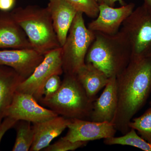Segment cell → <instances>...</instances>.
<instances>
[{"label": "cell", "mask_w": 151, "mask_h": 151, "mask_svg": "<svg viewBox=\"0 0 151 151\" xmlns=\"http://www.w3.org/2000/svg\"><path fill=\"white\" fill-rule=\"evenodd\" d=\"M118 104L112 123L125 134L133 116L143 108L151 93V53L131 58L116 77Z\"/></svg>", "instance_id": "obj_1"}, {"label": "cell", "mask_w": 151, "mask_h": 151, "mask_svg": "<svg viewBox=\"0 0 151 151\" xmlns=\"http://www.w3.org/2000/svg\"><path fill=\"white\" fill-rule=\"evenodd\" d=\"M94 33L95 37L86 53L85 63L97 66L109 78L116 77L132 58L129 41L121 30L114 35Z\"/></svg>", "instance_id": "obj_2"}, {"label": "cell", "mask_w": 151, "mask_h": 151, "mask_svg": "<svg viewBox=\"0 0 151 151\" xmlns=\"http://www.w3.org/2000/svg\"><path fill=\"white\" fill-rule=\"evenodd\" d=\"M10 14L23 30L35 50L44 55L61 47L47 8L37 5L19 7Z\"/></svg>", "instance_id": "obj_3"}, {"label": "cell", "mask_w": 151, "mask_h": 151, "mask_svg": "<svg viewBox=\"0 0 151 151\" xmlns=\"http://www.w3.org/2000/svg\"><path fill=\"white\" fill-rule=\"evenodd\" d=\"M39 103L68 119H89L93 109V102L76 74H64L58 90L50 97H42Z\"/></svg>", "instance_id": "obj_4"}, {"label": "cell", "mask_w": 151, "mask_h": 151, "mask_svg": "<svg viewBox=\"0 0 151 151\" xmlns=\"http://www.w3.org/2000/svg\"><path fill=\"white\" fill-rule=\"evenodd\" d=\"M94 37V32L86 27L83 14L77 12L61 47L64 74H76L84 65L86 53Z\"/></svg>", "instance_id": "obj_5"}, {"label": "cell", "mask_w": 151, "mask_h": 151, "mask_svg": "<svg viewBox=\"0 0 151 151\" xmlns=\"http://www.w3.org/2000/svg\"><path fill=\"white\" fill-rule=\"evenodd\" d=\"M120 30L129 41L132 58L151 53V11L144 4L134 10Z\"/></svg>", "instance_id": "obj_6"}, {"label": "cell", "mask_w": 151, "mask_h": 151, "mask_svg": "<svg viewBox=\"0 0 151 151\" xmlns=\"http://www.w3.org/2000/svg\"><path fill=\"white\" fill-rule=\"evenodd\" d=\"M63 73L61 47L45 55L42 61L31 75L19 85L17 91L30 94L39 102L43 97L44 88L49 78Z\"/></svg>", "instance_id": "obj_7"}, {"label": "cell", "mask_w": 151, "mask_h": 151, "mask_svg": "<svg viewBox=\"0 0 151 151\" xmlns=\"http://www.w3.org/2000/svg\"><path fill=\"white\" fill-rule=\"evenodd\" d=\"M58 116L54 111L40 105L30 94L17 91L4 113V118L10 117L17 121H27L32 124Z\"/></svg>", "instance_id": "obj_8"}, {"label": "cell", "mask_w": 151, "mask_h": 151, "mask_svg": "<svg viewBox=\"0 0 151 151\" xmlns=\"http://www.w3.org/2000/svg\"><path fill=\"white\" fill-rule=\"evenodd\" d=\"M64 139L72 142H89L114 137L116 130L112 123L97 122L78 119H70Z\"/></svg>", "instance_id": "obj_9"}, {"label": "cell", "mask_w": 151, "mask_h": 151, "mask_svg": "<svg viewBox=\"0 0 151 151\" xmlns=\"http://www.w3.org/2000/svg\"><path fill=\"white\" fill-rule=\"evenodd\" d=\"M135 5L130 3L115 8L105 4L99 5V12L95 19L90 22L88 29L108 35L119 32L120 27L134 9Z\"/></svg>", "instance_id": "obj_10"}, {"label": "cell", "mask_w": 151, "mask_h": 151, "mask_svg": "<svg viewBox=\"0 0 151 151\" xmlns=\"http://www.w3.org/2000/svg\"><path fill=\"white\" fill-rule=\"evenodd\" d=\"M44 58L33 49L0 50V65L12 68L25 79L31 75Z\"/></svg>", "instance_id": "obj_11"}, {"label": "cell", "mask_w": 151, "mask_h": 151, "mask_svg": "<svg viewBox=\"0 0 151 151\" xmlns=\"http://www.w3.org/2000/svg\"><path fill=\"white\" fill-rule=\"evenodd\" d=\"M70 119L58 116L44 122L34 123V138L30 151H39L48 147L70 124Z\"/></svg>", "instance_id": "obj_12"}, {"label": "cell", "mask_w": 151, "mask_h": 151, "mask_svg": "<svg viewBox=\"0 0 151 151\" xmlns=\"http://www.w3.org/2000/svg\"><path fill=\"white\" fill-rule=\"evenodd\" d=\"M117 104L116 77H111L100 97L93 102V109L89 119L94 122L112 123Z\"/></svg>", "instance_id": "obj_13"}, {"label": "cell", "mask_w": 151, "mask_h": 151, "mask_svg": "<svg viewBox=\"0 0 151 151\" xmlns=\"http://www.w3.org/2000/svg\"><path fill=\"white\" fill-rule=\"evenodd\" d=\"M47 7L60 46L65 43L77 11L65 0H48Z\"/></svg>", "instance_id": "obj_14"}, {"label": "cell", "mask_w": 151, "mask_h": 151, "mask_svg": "<svg viewBox=\"0 0 151 151\" xmlns=\"http://www.w3.org/2000/svg\"><path fill=\"white\" fill-rule=\"evenodd\" d=\"M0 49H33L24 32L10 14L0 17Z\"/></svg>", "instance_id": "obj_15"}, {"label": "cell", "mask_w": 151, "mask_h": 151, "mask_svg": "<svg viewBox=\"0 0 151 151\" xmlns=\"http://www.w3.org/2000/svg\"><path fill=\"white\" fill-rule=\"evenodd\" d=\"M25 78L12 68L0 65V123L12 103L19 85Z\"/></svg>", "instance_id": "obj_16"}, {"label": "cell", "mask_w": 151, "mask_h": 151, "mask_svg": "<svg viewBox=\"0 0 151 151\" xmlns=\"http://www.w3.org/2000/svg\"><path fill=\"white\" fill-rule=\"evenodd\" d=\"M77 78L92 102L98 92L108 84L109 77L92 63H85L76 74Z\"/></svg>", "instance_id": "obj_17"}, {"label": "cell", "mask_w": 151, "mask_h": 151, "mask_svg": "<svg viewBox=\"0 0 151 151\" xmlns=\"http://www.w3.org/2000/svg\"><path fill=\"white\" fill-rule=\"evenodd\" d=\"M31 123L25 121H18L16 126L17 135L13 151L30 150L34 138V132Z\"/></svg>", "instance_id": "obj_18"}, {"label": "cell", "mask_w": 151, "mask_h": 151, "mask_svg": "<svg viewBox=\"0 0 151 151\" xmlns=\"http://www.w3.org/2000/svg\"><path fill=\"white\" fill-rule=\"evenodd\" d=\"M104 143L108 145H122L133 146L145 151H151V143L138 136L135 129H131L126 134L120 137H112L104 139Z\"/></svg>", "instance_id": "obj_19"}, {"label": "cell", "mask_w": 151, "mask_h": 151, "mask_svg": "<svg viewBox=\"0 0 151 151\" xmlns=\"http://www.w3.org/2000/svg\"><path fill=\"white\" fill-rule=\"evenodd\" d=\"M129 126L130 129L137 130L143 139L151 143V106L142 116L131 121Z\"/></svg>", "instance_id": "obj_20"}, {"label": "cell", "mask_w": 151, "mask_h": 151, "mask_svg": "<svg viewBox=\"0 0 151 151\" xmlns=\"http://www.w3.org/2000/svg\"><path fill=\"white\" fill-rule=\"evenodd\" d=\"M77 12L85 14L89 17L95 19L99 12V4L97 0H65Z\"/></svg>", "instance_id": "obj_21"}, {"label": "cell", "mask_w": 151, "mask_h": 151, "mask_svg": "<svg viewBox=\"0 0 151 151\" xmlns=\"http://www.w3.org/2000/svg\"><path fill=\"white\" fill-rule=\"evenodd\" d=\"M88 142L78 141L72 142L63 137L54 144L50 145L44 149L45 151H74L81 147L86 146Z\"/></svg>", "instance_id": "obj_22"}, {"label": "cell", "mask_w": 151, "mask_h": 151, "mask_svg": "<svg viewBox=\"0 0 151 151\" xmlns=\"http://www.w3.org/2000/svg\"><path fill=\"white\" fill-rule=\"evenodd\" d=\"M61 82L60 75H54L51 76L45 85L43 97H49L55 94L60 87Z\"/></svg>", "instance_id": "obj_23"}, {"label": "cell", "mask_w": 151, "mask_h": 151, "mask_svg": "<svg viewBox=\"0 0 151 151\" xmlns=\"http://www.w3.org/2000/svg\"><path fill=\"white\" fill-rule=\"evenodd\" d=\"M18 121L10 117H6L4 118L0 123V144L1 141L6 132L14 127Z\"/></svg>", "instance_id": "obj_24"}, {"label": "cell", "mask_w": 151, "mask_h": 151, "mask_svg": "<svg viewBox=\"0 0 151 151\" xmlns=\"http://www.w3.org/2000/svg\"><path fill=\"white\" fill-rule=\"evenodd\" d=\"M16 0H0V10L7 12L12 9Z\"/></svg>", "instance_id": "obj_25"}, {"label": "cell", "mask_w": 151, "mask_h": 151, "mask_svg": "<svg viewBox=\"0 0 151 151\" xmlns=\"http://www.w3.org/2000/svg\"><path fill=\"white\" fill-rule=\"evenodd\" d=\"M97 2L100 4L107 5L113 7L115 6L116 2H119L121 6L126 4V3L123 0H97Z\"/></svg>", "instance_id": "obj_26"}, {"label": "cell", "mask_w": 151, "mask_h": 151, "mask_svg": "<svg viewBox=\"0 0 151 151\" xmlns=\"http://www.w3.org/2000/svg\"><path fill=\"white\" fill-rule=\"evenodd\" d=\"M144 4L151 11V0H143Z\"/></svg>", "instance_id": "obj_27"}, {"label": "cell", "mask_w": 151, "mask_h": 151, "mask_svg": "<svg viewBox=\"0 0 151 151\" xmlns=\"http://www.w3.org/2000/svg\"><path fill=\"white\" fill-rule=\"evenodd\" d=\"M150 105L151 106V101H150Z\"/></svg>", "instance_id": "obj_28"}]
</instances>
